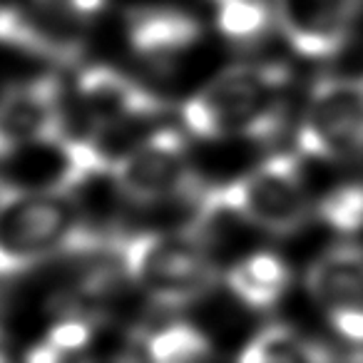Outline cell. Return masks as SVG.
<instances>
[{
  "instance_id": "1",
  "label": "cell",
  "mask_w": 363,
  "mask_h": 363,
  "mask_svg": "<svg viewBox=\"0 0 363 363\" xmlns=\"http://www.w3.org/2000/svg\"><path fill=\"white\" fill-rule=\"evenodd\" d=\"M102 244L67 194L0 184V281L23 277L55 257L97 252Z\"/></svg>"
},
{
  "instance_id": "2",
  "label": "cell",
  "mask_w": 363,
  "mask_h": 363,
  "mask_svg": "<svg viewBox=\"0 0 363 363\" xmlns=\"http://www.w3.org/2000/svg\"><path fill=\"white\" fill-rule=\"evenodd\" d=\"M284 82L281 67H227L184 102V130L199 140H272L284 125Z\"/></svg>"
},
{
  "instance_id": "3",
  "label": "cell",
  "mask_w": 363,
  "mask_h": 363,
  "mask_svg": "<svg viewBox=\"0 0 363 363\" xmlns=\"http://www.w3.org/2000/svg\"><path fill=\"white\" fill-rule=\"evenodd\" d=\"M110 252L122 277L162 308H187L217 286V267L197 232H140L117 237Z\"/></svg>"
},
{
  "instance_id": "4",
  "label": "cell",
  "mask_w": 363,
  "mask_h": 363,
  "mask_svg": "<svg viewBox=\"0 0 363 363\" xmlns=\"http://www.w3.org/2000/svg\"><path fill=\"white\" fill-rule=\"evenodd\" d=\"M197 209L204 214L237 217L262 232L289 237L306 224L311 202L296 157L274 155L229 184L202 187L197 194Z\"/></svg>"
},
{
  "instance_id": "5",
  "label": "cell",
  "mask_w": 363,
  "mask_h": 363,
  "mask_svg": "<svg viewBox=\"0 0 363 363\" xmlns=\"http://www.w3.org/2000/svg\"><path fill=\"white\" fill-rule=\"evenodd\" d=\"M112 182L132 202L152 204L172 197H192L202 192L187 157L184 135L162 127L122 152L112 162Z\"/></svg>"
},
{
  "instance_id": "6",
  "label": "cell",
  "mask_w": 363,
  "mask_h": 363,
  "mask_svg": "<svg viewBox=\"0 0 363 363\" xmlns=\"http://www.w3.org/2000/svg\"><path fill=\"white\" fill-rule=\"evenodd\" d=\"M296 145L316 160H346L363 152V80L321 77L311 87Z\"/></svg>"
},
{
  "instance_id": "7",
  "label": "cell",
  "mask_w": 363,
  "mask_h": 363,
  "mask_svg": "<svg viewBox=\"0 0 363 363\" xmlns=\"http://www.w3.org/2000/svg\"><path fill=\"white\" fill-rule=\"evenodd\" d=\"M62 137L67 125L57 77H35L0 95V162Z\"/></svg>"
},
{
  "instance_id": "8",
  "label": "cell",
  "mask_w": 363,
  "mask_h": 363,
  "mask_svg": "<svg viewBox=\"0 0 363 363\" xmlns=\"http://www.w3.org/2000/svg\"><path fill=\"white\" fill-rule=\"evenodd\" d=\"M306 289L331 328L353 346H363V249H326L306 272Z\"/></svg>"
},
{
  "instance_id": "9",
  "label": "cell",
  "mask_w": 363,
  "mask_h": 363,
  "mask_svg": "<svg viewBox=\"0 0 363 363\" xmlns=\"http://www.w3.org/2000/svg\"><path fill=\"white\" fill-rule=\"evenodd\" d=\"M75 92L87 120L100 132L155 120L167 110L162 97L107 65L85 67L77 77Z\"/></svg>"
},
{
  "instance_id": "10",
  "label": "cell",
  "mask_w": 363,
  "mask_h": 363,
  "mask_svg": "<svg viewBox=\"0 0 363 363\" xmlns=\"http://www.w3.org/2000/svg\"><path fill=\"white\" fill-rule=\"evenodd\" d=\"M358 0H277L274 18L301 57L326 60L348 40Z\"/></svg>"
},
{
  "instance_id": "11",
  "label": "cell",
  "mask_w": 363,
  "mask_h": 363,
  "mask_svg": "<svg viewBox=\"0 0 363 363\" xmlns=\"http://www.w3.org/2000/svg\"><path fill=\"white\" fill-rule=\"evenodd\" d=\"M127 40L135 55L167 70L202 40L197 18L172 8H140L127 16Z\"/></svg>"
},
{
  "instance_id": "12",
  "label": "cell",
  "mask_w": 363,
  "mask_h": 363,
  "mask_svg": "<svg viewBox=\"0 0 363 363\" xmlns=\"http://www.w3.org/2000/svg\"><path fill=\"white\" fill-rule=\"evenodd\" d=\"M291 284L286 262L274 252H254L232 264L227 272V286L244 306L254 311L274 308Z\"/></svg>"
},
{
  "instance_id": "13",
  "label": "cell",
  "mask_w": 363,
  "mask_h": 363,
  "mask_svg": "<svg viewBox=\"0 0 363 363\" xmlns=\"http://www.w3.org/2000/svg\"><path fill=\"white\" fill-rule=\"evenodd\" d=\"M237 363H328V353L321 343L301 336L296 328L269 323L249 338Z\"/></svg>"
},
{
  "instance_id": "14",
  "label": "cell",
  "mask_w": 363,
  "mask_h": 363,
  "mask_svg": "<svg viewBox=\"0 0 363 363\" xmlns=\"http://www.w3.org/2000/svg\"><path fill=\"white\" fill-rule=\"evenodd\" d=\"M137 351L147 363H212V338L187 321H169L140 338Z\"/></svg>"
},
{
  "instance_id": "15",
  "label": "cell",
  "mask_w": 363,
  "mask_h": 363,
  "mask_svg": "<svg viewBox=\"0 0 363 363\" xmlns=\"http://www.w3.org/2000/svg\"><path fill=\"white\" fill-rule=\"evenodd\" d=\"M217 28L232 43H254L267 33L272 11L264 0H214Z\"/></svg>"
},
{
  "instance_id": "16",
  "label": "cell",
  "mask_w": 363,
  "mask_h": 363,
  "mask_svg": "<svg viewBox=\"0 0 363 363\" xmlns=\"http://www.w3.org/2000/svg\"><path fill=\"white\" fill-rule=\"evenodd\" d=\"M321 222L341 234H356L363 229V184H341L323 194L316 207Z\"/></svg>"
},
{
  "instance_id": "17",
  "label": "cell",
  "mask_w": 363,
  "mask_h": 363,
  "mask_svg": "<svg viewBox=\"0 0 363 363\" xmlns=\"http://www.w3.org/2000/svg\"><path fill=\"white\" fill-rule=\"evenodd\" d=\"M65 6L72 11V16H77L80 21H87V18H95L105 11L107 0H65Z\"/></svg>"
},
{
  "instance_id": "18",
  "label": "cell",
  "mask_w": 363,
  "mask_h": 363,
  "mask_svg": "<svg viewBox=\"0 0 363 363\" xmlns=\"http://www.w3.org/2000/svg\"><path fill=\"white\" fill-rule=\"evenodd\" d=\"M0 363H11V353H8V341L3 328H0Z\"/></svg>"
}]
</instances>
